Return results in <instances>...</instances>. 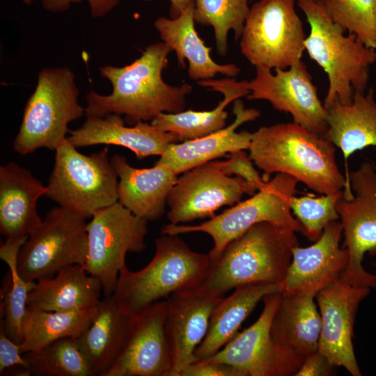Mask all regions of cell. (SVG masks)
<instances>
[{"mask_svg":"<svg viewBox=\"0 0 376 376\" xmlns=\"http://www.w3.org/2000/svg\"><path fill=\"white\" fill-rule=\"evenodd\" d=\"M171 51L164 42H156L127 65L100 68V75L111 82L113 91L107 95L91 91L86 96V116L105 117L114 113L124 116L127 124L134 125L139 121L152 120L161 113L184 111L186 96L191 92L192 86H171L162 77Z\"/></svg>","mask_w":376,"mask_h":376,"instance_id":"1","label":"cell"},{"mask_svg":"<svg viewBox=\"0 0 376 376\" xmlns=\"http://www.w3.org/2000/svg\"><path fill=\"white\" fill-rule=\"evenodd\" d=\"M248 150L265 182L273 173H285L321 194H332L345 187L335 145L324 135L293 121L260 127L252 133Z\"/></svg>","mask_w":376,"mask_h":376,"instance_id":"2","label":"cell"},{"mask_svg":"<svg viewBox=\"0 0 376 376\" xmlns=\"http://www.w3.org/2000/svg\"><path fill=\"white\" fill-rule=\"evenodd\" d=\"M298 246L291 228L270 221L256 224L227 244L200 286L224 297L242 285L280 283Z\"/></svg>","mask_w":376,"mask_h":376,"instance_id":"3","label":"cell"},{"mask_svg":"<svg viewBox=\"0 0 376 376\" xmlns=\"http://www.w3.org/2000/svg\"><path fill=\"white\" fill-rule=\"evenodd\" d=\"M310 26L304 41L311 59L327 75L328 89L323 104H351L354 94L365 91L370 67L376 62L375 49L355 35L345 32L327 11L323 0H297Z\"/></svg>","mask_w":376,"mask_h":376,"instance_id":"4","label":"cell"},{"mask_svg":"<svg viewBox=\"0 0 376 376\" xmlns=\"http://www.w3.org/2000/svg\"><path fill=\"white\" fill-rule=\"evenodd\" d=\"M155 244L146 266L136 272L125 266L120 272L112 295L130 315L175 292L201 285L210 270L209 255L192 251L178 235H161Z\"/></svg>","mask_w":376,"mask_h":376,"instance_id":"5","label":"cell"},{"mask_svg":"<svg viewBox=\"0 0 376 376\" xmlns=\"http://www.w3.org/2000/svg\"><path fill=\"white\" fill-rule=\"evenodd\" d=\"M79 93L70 69L42 70L25 105L13 150L22 156L41 148L56 150L67 138L68 124L85 113L78 102Z\"/></svg>","mask_w":376,"mask_h":376,"instance_id":"6","label":"cell"},{"mask_svg":"<svg viewBox=\"0 0 376 376\" xmlns=\"http://www.w3.org/2000/svg\"><path fill=\"white\" fill-rule=\"evenodd\" d=\"M55 152L45 196L86 219L118 201V178L107 147L86 155L66 138Z\"/></svg>","mask_w":376,"mask_h":376,"instance_id":"7","label":"cell"},{"mask_svg":"<svg viewBox=\"0 0 376 376\" xmlns=\"http://www.w3.org/2000/svg\"><path fill=\"white\" fill-rule=\"evenodd\" d=\"M298 182L287 174L276 173L264 188L249 198L240 201L208 221L198 225L169 224L162 228L161 235H179L194 232L209 235L214 244L208 255L211 263H214L228 242L256 224L270 221L302 233V228L290 209V201L297 193Z\"/></svg>","mask_w":376,"mask_h":376,"instance_id":"8","label":"cell"},{"mask_svg":"<svg viewBox=\"0 0 376 376\" xmlns=\"http://www.w3.org/2000/svg\"><path fill=\"white\" fill-rule=\"evenodd\" d=\"M295 0H258L246 17L242 55L255 67L287 69L301 61L306 38Z\"/></svg>","mask_w":376,"mask_h":376,"instance_id":"9","label":"cell"},{"mask_svg":"<svg viewBox=\"0 0 376 376\" xmlns=\"http://www.w3.org/2000/svg\"><path fill=\"white\" fill-rule=\"evenodd\" d=\"M85 217L56 206L31 232L17 257V270L26 281L52 276L73 265L84 266L88 254Z\"/></svg>","mask_w":376,"mask_h":376,"instance_id":"10","label":"cell"},{"mask_svg":"<svg viewBox=\"0 0 376 376\" xmlns=\"http://www.w3.org/2000/svg\"><path fill=\"white\" fill-rule=\"evenodd\" d=\"M148 223L118 201L97 211L87 223L88 246L84 267L100 279L104 297L113 295L120 272L126 266L127 253L145 250Z\"/></svg>","mask_w":376,"mask_h":376,"instance_id":"11","label":"cell"},{"mask_svg":"<svg viewBox=\"0 0 376 376\" xmlns=\"http://www.w3.org/2000/svg\"><path fill=\"white\" fill-rule=\"evenodd\" d=\"M352 198L343 196L336 204L340 219L348 263L340 281L355 286L376 288V275L364 269L366 253L376 252V166L363 162L350 172Z\"/></svg>","mask_w":376,"mask_h":376,"instance_id":"12","label":"cell"},{"mask_svg":"<svg viewBox=\"0 0 376 376\" xmlns=\"http://www.w3.org/2000/svg\"><path fill=\"white\" fill-rule=\"evenodd\" d=\"M281 297V292L265 295L258 320L237 332L217 354L205 361L231 365L244 376L295 375L306 357L281 345L270 333Z\"/></svg>","mask_w":376,"mask_h":376,"instance_id":"13","label":"cell"},{"mask_svg":"<svg viewBox=\"0 0 376 376\" xmlns=\"http://www.w3.org/2000/svg\"><path fill=\"white\" fill-rule=\"evenodd\" d=\"M258 191L246 181L228 175L215 161L190 169L178 178L168 198L167 218L172 224L212 218L225 205L239 203L244 194Z\"/></svg>","mask_w":376,"mask_h":376,"instance_id":"14","label":"cell"},{"mask_svg":"<svg viewBox=\"0 0 376 376\" xmlns=\"http://www.w3.org/2000/svg\"><path fill=\"white\" fill-rule=\"evenodd\" d=\"M248 100L268 101L279 111L289 113L293 122L324 135L327 109L318 95L306 65L300 61L287 69L256 67V75L248 81Z\"/></svg>","mask_w":376,"mask_h":376,"instance_id":"15","label":"cell"},{"mask_svg":"<svg viewBox=\"0 0 376 376\" xmlns=\"http://www.w3.org/2000/svg\"><path fill=\"white\" fill-rule=\"evenodd\" d=\"M166 308V300H160L131 315L120 350L104 376H170Z\"/></svg>","mask_w":376,"mask_h":376,"instance_id":"16","label":"cell"},{"mask_svg":"<svg viewBox=\"0 0 376 376\" xmlns=\"http://www.w3.org/2000/svg\"><path fill=\"white\" fill-rule=\"evenodd\" d=\"M370 290L338 280L315 295L321 318L318 351L352 376L362 375L352 343L355 318L360 303Z\"/></svg>","mask_w":376,"mask_h":376,"instance_id":"17","label":"cell"},{"mask_svg":"<svg viewBox=\"0 0 376 376\" xmlns=\"http://www.w3.org/2000/svg\"><path fill=\"white\" fill-rule=\"evenodd\" d=\"M223 297L197 286L166 298L165 327L172 357L170 376H179L194 362V352L207 334L212 311Z\"/></svg>","mask_w":376,"mask_h":376,"instance_id":"18","label":"cell"},{"mask_svg":"<svg viewBox=\"0 0 376 376\" xmlns=\"http://www.w3.org/2000/svg\"><path fill=\"white\" fill-rule=\"evenodd\" d=\"M343 234L340 222H330L320 238L306 247H295L281 292L316 294L329 284L340 280L345 270L349 256L346 249L340 247Z\"/></svg>","mask_w":376,"mask_h":376,"instance_id":"19","label":"cell"},{"mask_svg":"<svg viewBox=\"0 0 376 376\" xmlns=\"http://www.w3.org/2000/svg\"><path fill=\"white\" fill-rule=\"evenodd\" d=\"M125 123L121 116L114 113L86 117L81 127L70 130L67 139L77 148L100 144L123 146L132 151L138 160L161 156L170 143L179 142L175 134L161 131L151 123Z\"/></svg>","mask_w":376,"mask_h":376,"instance_id":"20","label":"cell"},{"mask_svg":"<svg viewBox=\"0 0 376 376\" xmlns=\"http://www.w3.org/2000/svg\"><path fill=\"white\" fill-rule=\"evenodd\" d=\"M233 112L235 118L229 125L199 139L170 143L156 163L179 175L227 153L249 149L252 133L246 130L237 132L236 129L256 120L260 113L256 109L245 108L240 99L234 101Z\"/></svg>","mask_w":376,"mask_h":376,"instance_id":"21","label":"cell"},{"mask_svg":"<svg viewBox=\"0 0 376 376\" xmlns=\"http://www.w3.org/2000/svg\"><path fill=\"white\" fill-rule=\"evenodd\" d=\"M111 162L119 178L118 201L147 221L160 219L166 212L167 198L178 175L157 163L150 168H134L119 154L113 155Z\"/></svg>","mask_w":376,"mask_h":376,"instance_id":"22","label":"cell"},{"mask_svg":"<svg viewBox=\"0 0 376 376\" xmlns=\"http://www.w3.org/2000/svg\"><path fill=\"white\" fill-rule=\"evenodd\" d=\"M47 191L29 169L15 162L1 166V234L8 239L29 236L42 222L37 203Z\"/></svg>","mask_w":376,"mask_h":376,"instance_id":"23","label":"cell"},{"mask_svg":"<svg viewBox=\"0 0 376 376\" xmlns=\"http://www.w3.org/2000/svg\"><path fill=\"white\" fill-rule=\"evenodd\" d=\"M328 129L324 136L338 147L345 164L346 196H352L347 159L356 151L376 146V101L370 89L356 92L351 104L334 102L327 109Z\"/></svg>","mask_w":376,"mask_h":376,"instance_id":"24","label":"cell"},{"mask_svg":"<svg viewBox=\"0 0 376 376\" xmlns=\"http://www.w3.org/2000/svg\"><path fill=\"white\" fill-rule=\"evenodd\" d=\"M194 1L175 18L160 17L154 26L160 38L175 52L178 65L184 68L188 61V75L194 80H208L218 73L229 77L237 76L240 69L233 63L221 65L210 56L212 48L205 45L194 26Z\"/></svg>","mask_w":376,"mask_h":376,"instance_id":"25","label":"cell"},{"mask_svg":"<svg viewBox=\"0 0 376 376\" xmlns=\"http://www.w3.org/2000/svg\"><path fill=\"white\" fill-rule=\"evenodd\" d=\"M102 292L101 281L80 265L68 266L52 276L36 281L27 306L47 311H71L96 307Z\"/></svg>","mask_w":376,"mask_h":376,"instance_id":"26","label":"cell"},{"mask_svg":"<svg viewBox=\"0 0 376 376\" xmlns=\"http://www.w3.org/2000/svg\"><path fill=\"white\" fill-rule=\"evenodd\" d=\"M198 84L219 92L224 98L210 111L187 110L178 113H161L151 125L161 131L175 134L179 141L194 140L226 127L228 112L224 109L232 102L249 94L248 81L234 78L198 81Z\"/></svg>","mask_w":376,"mask_h":376,"instance_id":"27","label":"cell"},{"mask_svg":"<svg viewBox=\"0 0 376 376\" xmlns=\"http://www.w3.org/2000/svg\"><path fill=\"white\" fill-rule=\"evenodd\" d=\"M277 292H281V283H253L237 287L230 296L224 297L212 311L207 334L195 350L194 362L217 354L236 335L258 302Z\"/></svg>","mask_w":376,"mask_h":376,"instance_id":"28","label":"cell"},{"mask_svg":"<svg viewBox=\"0 0 376 376\" xmlns=\"http://www.w3.org/2000/svg\"><path fill=\"white\" fill-rule=\"evenodd\" d=\"M315 298L311 292L281 293L271 324L276 343L304 357L318 350L321 318Z\"/></svg>","mask_w":376,"mask_h":376,"instance_id":"29","label":"cell"},{"mask_svg":"<svg viewBox=\"0 0 376 376\" xmlns=\"http://www.w3.org/2000/svg\"><path fill=\"white\" fill-rule=\"evenodd\" d=\"M130 318L131 315L113 295L106 297L97 306L91 324L75 338L95 376H104L115 361L127 334Z\"/></svg>","mask_w":376,"mask_h":376,"instance_id":"30","label":"cell"},{"mask_svg":"<svg viewBox=\"0 0 376 376\" xmlns=\"http://www.w3.org/2000/svg\"><path fill=\"white\" fill-rule=\"evenodd\" d=\"M97 306L71 311H47L27 306L21 352L40 349L58 339L78 337L91 324Z\"/></svg>","mask_w":376,"mask_h":376,"instance_id":"31","label":"cell"},{"mask_svg":"<svg viewBox=\"0 0 376 376\" xmlns=\"http://www.w3.org/2000/svg\"><path fill=\"white\" fill-rule=\"evenodd\" d=\"M28 237L6 238L0 247V258L8 267L1 290V309L3 315L1 321L6 335L19 345L23 340V322L28 295L36 285V281H25L17 270L18 254Z\"/></svg>","mask_w":376,"mask_h":376,"instance_id":"32","label":"cell"},{"mask_svg":"<svg viewBox=\"0 0 376 376\" xmlns=\"http://www.w3.org/2000/svg\"><path fill=\"white\" fill-rule=\"evenodd\" d=\"M23 355L29 375L95 376L75 338H61Z\"/></svg>","mask_w":376,"mask_h":376,"instance_id":"33","label":"cell"},{"mask_svg":"<svg viewBox=\"0 0 376 376\" xmlns=\"http://www.w3.org/2000/svg\"><path fill=\"white\" fill-rule=\"evenodd\" d=\"M249 0H194V20L203 26L213 28L218 54L228 52V34L230 30L235 40L240 38Z\"/></svg>","mask_w":376,"mask_h":376,"instance_id":"34","label":"cell"},{"mask_svg":"<svg viewBox=\"0 0 376 376\" xmlns=\"http://www.w3.org/2000/svg\"><path fill=\"white\" fill-rule=\"evenodd\" d=\"M332 20L355 35L367 47L376 48V0H323Z\"/></svg>","mask_w":376,"mask_h":376,"instance_id":"35","label":"cell"},{"mask_svg":"<svg viewBox=\"0 0 376 376\" xmlns=\"http://www.w3.org/2000/svg\"><path fill=\"white\" fill-rule=\"evenodd\" d=\"M343 191L316 196L313 194L292 197L290 209L302 228V234L315 242L324 228L339 218L336 204L343 197Z\"/></svg>","mask_w":376,"mask_h":376,"instance_id":"36","label":"cell"},{"mask_svg":"<svg viewBox=\"0 0 376 376\" xmlns=\"http://www.w3.org/2000/svg\"><path fill=\"white\" fill-rule=\"evenodd\" d=\"M215 163L224 173L242 178L257 191L264 188L267 183L254 168L253 162L244 150L233 152L227 160L215 161Z\"/></svg>","mask_w":376,"mask_h":376,"instance_id":"37","label":"cell"},{"mask_svg":"<svg viewBox=\"0 0 376 376\" xmlns=\"http://www.w3.org/2000/svg\"><path fill=\"white\" fill-rule=\"evenodd\" d=\"M22 354L20 345L12 340L6 335L3 322L1 321L0 375H3L5 371L15 367H22L28 371L29 364L24 355Z\"/></svg>","mask_w":376,"mask_h":376,"instance_id":"38","label":"cell"},{"mask_svg":"<svg viewBox=\"0 0 376 376\" xmlns=\"http://www.w3.org/2000/svg\"><path fill=\"white\" fill-rule=\"evenodd\" d=\"M84 0H40L43 8L52 13H62L67 10L72 3H79ZM88 2L91 15L102 17L111 11L118 3V0H86Z\"/></svg>","mask_w":376,"mask_h":376,"instance_id":"39","label":"cell"},{"mask_svg":"<svg viewBox=\"0 0 376 376\" xmlns=\"http://www.w3.org/2000/svg\"><path fill=\"white\" fill-rule=\"evenodd\" d=\"M179 376H244L234 366L210 361H196L189 364Z\"/></svg>","mask_w":376,"mask_h":376,"instance_id":"40","label":"cell"},{"mask_svg":"<svg viewBox=\"0 0 376 376\" xmlns=\"http://www.w3.org/2000/svg\"><path fill=\"white\" fill-rule=\"evenodd\" d=\"M336 367L318 350L306 357L295 376H329Z\"/></svg>","mask_w":376,"mask_h":376,"instance_id":"41","label":"cell"},{"mask_svg":"<svg viewBox=\"0 0 376 376\" xmlns=\"http://www.w3.org/2000/svg\"><path fill=\"white\" fill-rule=\"evenodd\" d=\"M150 1V0H144ZM171 3L170 15L171 18L177 17L186 8V7L194 2V0H169Z\"/></svg>","mask_w":376,"mask_h":376,"instance_id":"42","label":"cell"},{"mask_svg":"<svg viewBox=\"0 0 376 376\" xmlns=\"http://www.w3.org/2000/svg\"><path fill=\"white\" fill-rule=\"evenodd\" d=\"M26 4H31L34 0H22Z\"/></svg>","mask_w":376,"mask_h":376,"instance_id":"43","label":"cell"},{"mask_svg":"<svg viewBox=\"0 0 376 376\" xmlns=\"http://www.w3.org/2000/svg\"><path fill=\"white\" fill-rule=\"evenodd\" d=\"M375 52H376V48H375Z\"/></svg>","mask_w":376,"mask_h":376,"instance_id":"44","label":"cell"}]
</instances>
